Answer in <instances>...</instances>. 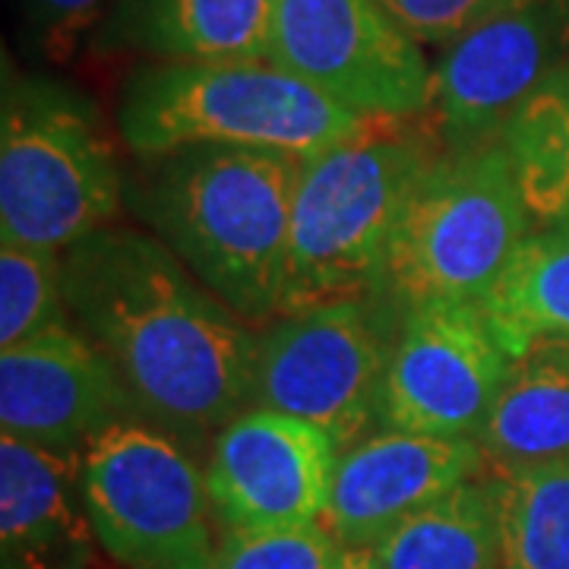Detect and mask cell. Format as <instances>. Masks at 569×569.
Here are the masks:
<instances>
[{
	"label": "cell",
	"instance_id": "obj_17",
	"mask_svg": "<svg viewBox=\"0 0 569 569\" xmlns=\"http://www.w3.org/2000/svg\"><path fill=\"white\" fill-rule=\"evenodd\" d=\"M475 440L490 468L569 459V339L538 342L512 358Z\"/></svg>",
	"mask_w": 569,
	"mask_h": 569
},
{
	"label": "cell",
	"instance_id": "obj_8",
	"mask_svg": "<svg viewBox=\"0 0 569 569\" xmlns=\"http://www.w3.org/2000/svg\"><path fill=\"white\" fill-rule=\"evenodd\" d=\"M402 323L383 298L284 313L257 332L250 408L326 430L339 452L380 425L392 339Z\"/></svg>",
	"mask_w": 569,
	"mask_h": 569
},
{
	"label": "cell",
	"instance_id": "obj_21",
	"mask_svg": "<svg viewBox=\"0 0 569 569\" xmlns=\"http://www.w3.org/2000/svg\"><path fill=\"white\" fill-rule=\"evenodd\" d=\"M493 471L503 478L500 569H569V459Z\"/></svg>",
	"mask_w": 569,
	"mask_h": 569
},
{
	"label": "cell",
	"instance_id": "obj_5",
	"mask_svg": "<svg viewBox=\"0 0 569 569\" xmlns=\"http://www.w3.org/2000/svg\"><path fill=\"white\" fill-rule=\"evenodd\" d=\"M127 171L96 104L61 82L7 77L0 241L67 250L121 219Z\"/></svg>",
	"mask_w": 569,
	"mask_h": 569
},
{
	"label": "cell",
	"instance_id": "obj_14",
	"mask_svg": "<svg viewBox=\"0 0 569 569\" xmlns=\"http://www.w3.org/2000/svg\"><path fill=\"white\" fill-rule=\"evenodd\" d=\"M485 471L488 459L471 437L367 433L339 452L320 526L346 550L373 548L408 516Z\"/></svg>",
	"mask_w": 569,
	"mask_h": 569
},
{
	"label": "cell",
	"instance_id": "obj_13",
	"mask_svg": "<svg viewBox=\"0 0 569 569\" xmlns=\"http://www.w3.org/2000/svg\"><path fill=\"white\" fill-rule=\"evenodd\" d=\"M123 418H137L127 389L70 317L3 348L0 427L7 437L82 452Z\"/></svg>",
	"mask_w": 569,
	"mask_h": 569
},
{
	"label": "cell",
	"instance_id": "obj_19",
	"mask_svg": "<svg viewBox=\"0 0 569 569\" xmlns=\"http://www.w3.org/2000/svg\"><path fill=\"white\" fill-rule=\"evenodd\" d=\"M481 313L509 358L569 339V222L531 231L481 301Z\"/></svg>",
	"mask_w": 569,
	"mask_h": 569
},
{
	"label": "cell",
	"instance_id": "obj_10",
	"mask_svg": "<svg viewBox=\"0 0 569 569\" xmlns=\"http://www.w3.org/2000/svg\"><path fill=\"white\" fill-rule=\"evenodd\" d=\"M567 58V0H519L443 48L421 121L443 152L493 146Z\"/></svg>",
	"mask_w": 569,
	"mask_h": 569
},
{
	"label": "cell",
	"instance_id": "obj_2",
	"mask_svg": "<svg viewBox=\"0 0 569 569\" xmlns=\"http://www.w3.org/2000/svg\"><path fill=\"white\" fill-rule=\"evenodd\" d=\"M301 159L263 149L190 146L140 159L127 209L241 320L263 329L282 310Z\"/></svg>",
	"mask_w": 569,
	"mask_h": 569
},
{
	"label": "cell",
	"instance_id": "obj_1",
	"mask_svg": "<svg viewBox=\"0 0 569 569\" xmlns=\"http://www.w3.org/2000/svg\"><path fill=\"white\" fill-rule=\"evenodd\" d=\"M63 310L146 425L212 443L250 408L257 332L146 228L104 224L61 253Z\"/></svg>",
	"mask_w": 569,
	"mask_h": 569
},
{
	"label": "cell",
	"instance_id": "obj_22",
	"mask_svg": "<svg viewBox=\"0 0 569 569\" xmlns=\"http://www.w3.org/2000/svg\"><path fill=\"white\" fill-rule=\"evenodd\" d=\"M61 250L32 244L0 247V348L17 346L67 320Z\"/></svg>",
	"mask_w": 569,
	"mask_h": 569
},
{
	"label": "cell",
	"instance_id": "obj_23",
	"mask_svg": "<svg viewBox=\"0 0 569 569\" xmlns=\"http://www.w3.org/2000/svg\"><path fill=\"white\" fill-rule=\"evenodd\" d=\"M346 548L323 526L224 531L216 569H339Z\"/></svg>",
	"mask_w": 569,
	"mask_h": 569
},
{
	"label": "cell",
	"instance_id": "obj_27",
	"mask_svg": "<svg viewBox=\"0 0 569 569\" xmlns=\"http://www.w3.org/2000/svg\"><path fill=\"white\" fill-rule=\"evenodd\" d=\"M567 3H569V0H567Z\"/></svg>",
	"mask_w": 569,
	"mask_h": 569
},
{
	"label": "cell",
	"instance_id": "obj_24",
	"mask_svg": "<svg viewBox=\"0 0 569 569\" xmlns=\"http://www.w3.org/2000/svg\"><path fill=\"white\" fill-rule=\"evenodd\" d=\"M29 48L48 63L77 58L96 29H102L111 0H17Z\"/></svg>",
	"mask_w": 569,
	"mask_h": 569
},
{
	"label": "cell",
	"instance_id": "obj_11",
	"mask_svg": "<svg viewBox=\"0 0 569 569\" xmlns=\"http://www.w3.org/2000/svg\"><path fill=\"white\" fill-rule=\"evenodd\" d=\"M509 358L475 305L408 310L392 339L380 427L430 437H478L507 380Z\"/></svg>",
	"mask_w": 569,
	"mask_h": 569
},
{
	"label": "cell",
	"instance_id": "obj_9",
	"mask_svg": "<svg viewBox=\"0 0 569 569\" xmlns=\"http://www.w3.org/2000/svg\"><path fill=\"white\" fill-rule=\"evenodd\" d=\"M269 61L367 121H415L433 67L380 0H272Z\"/></svg>",
	"mask_w": 569,
	"mask_h": 569
},
{
	"label": "cell",
	"instance_id": "obj_18",
	"mask_svg": "<svg viewBox=\"0 0 569 569\" xmlns=\"http://www.w3.org/2000/svg\"><path fill=\"white\" fill-rule=\"evenodd\" d=\"M503 478L490 468L452 488L373 550L383 569H500Z\"/></svg>",
	"mask_w": 569,
	"mask_h": 569
},
{
	"label": "cell",
	"instance_id": "obj_4",
	"mask_svg": "<svg viewBox=\"0 0 569 569\" xmlns=\"http://www.w3.org/2000/svg\"><path fill=\"white\" fill-rule=\"evenodd\" d=\"M367 123L272 61H152L118 102V137L137 159L231 146L307 162Z\"/></svg>",
	"mask_w": 569,
	"mask_h": 569
},
{
	"label": "cell",
	"instance_id": "obj_20",
	"mask_svg": "<svg viewBox=\"0 0 569 569\" xmlns=\"http://www.w3.org/2000/svg\"><path fill=\"white\" fill-rule=\"evenodd\" d=\"M500 142L531 219L569 222V58L519 108Z\"/></svg>",
	"mask_w": 569,
	"mask_h": 569
},
{
	"label": "cell",
	"instance_id": "obj_16",
	"mask_svg": "<svg viewBox=\"0 0 569 569\" xmlns=\"http://www.w3.org/2000/svg\"><path fill=\"white\" fill-rule=\"evenodd\" d=\"M272 0H111L102 39L152 61H269Z\"/></svg>",
	"mask_w": 569,
	"mask_h": 569
},
{
	"label": "cell",
	"instance_id": "obj_3",
	"mask_svg": "<svg viewBox=\"0 0 569 569\" xmlns=\"http://www.w3.org/2000/svg\"><path fill=\"white\" fill-rule=\"evenodd\" d=\"M440 156L443 146L415 118L370 121L355 140L301 162L279 317L383 298L396 222Z\"/></svg>",
	"mask_w": 569,
	"mask_h": 569
},
{
	"label": "cell",
	"instance_id": "obj_25",
	"mask_svg": "<svg viewBox=\"0 0 569 569\" xmlns=\"http://www.w3.org/2000/svg\"><path fill=\"white\" fill-rule=\"evenodd\" d=\"M380 3L421 48H447L478 22L503 13L519 0H380Z\"/></svg>",
	"mask_w": 569,
	"mask_h": 569
},
{
	"label": "cell",
	"instance_id": "obj_26",
	"mask_svg": "<svg viewBox=\"0 0 569 569\" xmlns=\"http://www.w3.org/2000/svg\"><path fill=\"white\" fill-rule=\"evenodd\" d=\"M339 569H383L377 560V550L373 548H351L342 557V567Z\"/></svg>",
	"mask_w": 569,
	"mask_h": 569
},
{
	"label": "cell",
	"instance_id": "obj_12",
	"mask_svg": "<svg viewBox=\"0 0 569 569\" xmlns=\"http://www.w3.org/2000/svg\"><path fill=\"white\" fill-rule=\"evenodd\" d=\"M336 440L272 408H247L216 433L206 490L224 531L301 529L323 522Z\"/></svg>",
	"mask_w": 569,
	"mask_h": 569
},
{
	"label": "cell",
	"instance_id": "obj_15",
	"mask_svg": "<svg viewBox=\"0 0 569 569\" xmlns=\"http://www.w3.org/2000/svg\"><path fill=\"white\" fill-rule=\"evenodd\" d=\"M3 569H89L96 529L82 497V452L0 437Z\"/></svg>",
	"mask_w": 569,
	"mask_h": 569
},
{
	"label": "cell",
	"instance_id": "obj_7",
	"mask_svg": "<svg viewBox=\"0 0 569 569\" xmlns=\"http://www.w3.org/2000/svg\"><path fill=\"white\" fill-rule=\"evenodd\" d=\"M99 548L123 569H216L206 475L171 433L123 418L82 449Z\"/></svg>",
	"mask_w": 569,
	"mask_h": 569
},
{
	"label": "cell",
	"instance_id": "obj_6",
	"mask_svg": "<svg viewBox=\"0 0 569 569\" xmlns=\"http://www.w3.org/2000/svg\"><path fill=\"white\" fill-rule=\"evenodd\" d=\"M531 222L503 142L443 152L396 222L383 301L399 317L430 305L481 307L531 234Z\"/></svg>",
	"mask_w": 569,
	"mask_h": 569
}]
</instances>
